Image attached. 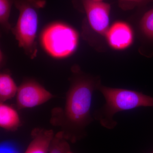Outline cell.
Wrapping results in <instances>:
<instances>
[{
	"instance_id": "obj_12",
	"label": "cell",
	"mask_w": 153,
	"mask_h": 153,
	"mask_svg": "<svg viewBox=\"0 0 153 153\" xmlns=\"http://www.w3.org/2000/svg\"><path fill=\"white\" fill-rule=\"evenodd\" d=\"M11 2L10 0H0V23L6 30H11L9 23Z\"/></svg>"
},
{
	"instance_id": "obj_2",
	"label": "cell",
	"mask_w": 153,
	"mask_h": 153,
	"mask_svg": "<svg viewBox=\"0 0 153 153\" xmlns=\"http://www.w3.org/2000/svg\"><path fill=\"white\" fill-rule=\"evenodd\" d=\"M104 97L105 104L94 113V118L108 129L115 127L116 114L141 107H153V97L136 91L107 87L100 84L98 90Z\"/></svg>"
},
{
	"instance_id": "obj_13",
	"label": "cell",
	"mask_w": 153,
	"mask_h": 153,
	"mask_svg": "<svg viewBox=\"0 0 153 153\" xmlns=\"http://www.w3.org/2000/svg\"><path fill=\"white\" fill-rule=\"evenodd\" d=\"M140 26L145 36L153 40V9L144 15L141 20Z\"/></svg>"
},
{
	"instance_id": "obj_18",
	"label": "cell",
	"mask_w": 153,
	"mask_h": 153,
	"mask_svg": "<svg viewBox=\"0 0 153 153\" xmlns=\"http://www.w3.org/2000/svg\"><path fill=\"white\" fill-rule=\"evenodd\" d=\"M152 153H153V152Z\"/></svg>"
},
{
	"instance_id": "obj_6",
	"label": "cell",
	"mask_w": 153,
	"mask_h": 153,
	"mask_svg": "<svg viewBox=\"0 0 153 153\" xmlns=\"http://www.w3.org/2000/svg\"><path fill=\"white\" fill-rule=\"evenodd\" d=\"M82 2L90 27L97 33L105 36L109 27L110 4L93 0H82Z\"/></svg>"
},
{
	"instance_id": "obj_14",
	"label": "cell",
	"mask_w": 153,
	"mask_h": 153,
	"mask_svg": "<svg viewBox=\"0 0 153 153\" xmlns=\"http://www.w3.org/2000/svg\"><path fill=\"white\" fill-rule=\"evenodd\" d=\"M153 0H119V5L123 10L133 9L136 6L145 4Z\"/></svg>"
},
{
	"instance_id": "obj_10",
	"label": "cell",
	"mask_w": 153,
	"mask_h": 153,
	"mask_svg": "<svg viewBox=\"0 0 153 153\" xmlns=\"http://www.w3.org/2000/svg\"><path fill=\"white\" fill-rule=\"evenodd\" d=\"M18 87L10 74L2 72L0 74V102H5L16 95Z\"/></svg>"
},
{
	"instance_id": "obj_7",
	"label": "cell",
	"mask_w": 153,
	"mask_h": 153,
	"mask_svg": "<svg viewBox=\"0 0 153 153\" xmlns=\"http://www.w3.org/2000/svg\"><path fill=\"white\" fill-rule=\"evenodd\" d=\"M107 42L112 49L123 50L127 49L133 43V31L126 22L117 21L108 28L105 35Z\"/></svg>"
},
{
	"instance_id": "obj_16",
	"label": "cell",
	"mask_w": 153,
	"mask_h": 153,
	"mask_svg": "<svg viewBox=\"0 0 153 153\" xmlns=\"http://www.w3.org/2000/svg\"><path fill=\"white\" fill-rule=\"evenodd\" d=\"M93 1H102L103 0H93Z\"/></svg>"
},
{
	"instance_id": "obj_8",
	"label": "cell",
	"mask_w": 153,
	"mask_h": 153,
	"mask_svg": "<svg viewBox=\"0 0 153 153\" xmlns=\"http://www.w3.org/2000/svg\"><path fill=\"white\" fill-rule=\"evenodd\" d=\"M55 135L52 129H33L31 132L32 141L24 153H49Z\"/></svg>"
},
{
	"instance_id": "obj_15",
	"label": "cell",
	"mask_w": 153,
	"mask_h": 153,
	"mask_svg": "<svg viewBox=\"0 0 153 153\" xmlns=\"http://www.w3.org/2000/svg\"><path fill=\"white\" fill-rule=\"evenodd\" d=\"M1 153H16V152L12 148L2 146L1 148Z\"/></svg>"
},
{
	"instance_id": "obj_1",
	"label": "cell",
	"mask_w": 153,
	"mask_h": 153,
	"mask_svg": "<svg viewBox=\"0 0 153 153\" xmlns=\"http://www.w3.org/2000/svg\"><path fill=\"white\" fill-rule=\"evenodd\" d=\"M72 73L65 105L52 110L49 122L60 128L66 139L75 142L86 135V128L94 120L91 114L92 96L101 82L78 67H73Z\"/></svg>"
},
{
	"instance_id": "obj_5",
	"label": "cell",
	"mask_w": 153,
	"mask_h": 153,
	"mask_svg": "<svg viewBox=\"0 0 153 153\" xmlns=\"http://www.w3.org/2000/svg\"><path fill=\"white\" fill-rule=\"evenodd\" d=\"M54 97L50 91L37 81L26 79L18 87L16 106L19 110L32 108L44 104Z\"/></svg>"
},
{
	"instance_id": "obj_11",
	"label": "cell",
	"mask_w": 153,
	"mask_h": 153,
	"mask_svg": "<svg viewBox=\"0 0 153 153\" xmlns=\"http://www.w3.org/2000/svg\"><path fill=\"white\" fill-rule=\"evenodd\" d=\"M60 131L55 134L50 146L49 153H66L70 150V146Z\"/></svg>"
},
{
	"instance_id": "obj_17",
	"label": "cell",
	"mask_w": 153,
	"mask_h": 153,
	"mask_svg": "<svg viewBox=\"0 0 153 153\" xmlns=\"http://www.w3.org/2000/svg\"><path fill=\"white\" fill-rule=\"evenodd\" d=\"M72 153V152H71V149L70 150H69L68 151V152H67V153Z\"/></svg>"
},
{
	"instance_id": "obj_3",
	"label": "cell",
	"mask_w": 153,
	"mask_h": 153,
	"mask_svg": "<svg viewBox=\"0 0 153 153\" xmlns=\"http://www.w3.org/2000/svg\"><path fill=\"white\" fill-rule=\"evenodd\" d=\"M19 11L16 25L13 31L19 47L31 59L36 57V39L38 24V10L46 4L44 0H15Z\"/></svg>"
},
{
	"instance_id": "obj_4",
	"label": "cell",
	"mask_w": 153,
	"mask_h": 153,
	"mask_svg": "<svg viewBox=\"0 0 153 153\" xmlns=\"http://www.w3.org/2000/svg\"><path fill=\"white\" fill-rule=\"evenodd\" d=\"M79 35L74 28L61 22H53L44 28L40 41L44 50L55 59L69 57L76 51Z\"/></svg>"
},
{
	"instance_id": "obj_9",
	"label": "cell",
	"mask_w": 153,
	"mask_h": 153,
	"mask_svg": "<svg viewBox=\"0 0 153 153\" xmlns=\"http://www.w3.org/2000/svg\"><path fill=\"white\" fill-rule=\"evenodd\" d=\"M21 125L16 109L5 102H0V127L8 131H16Z\"/></svg>"
}]
</instances>
